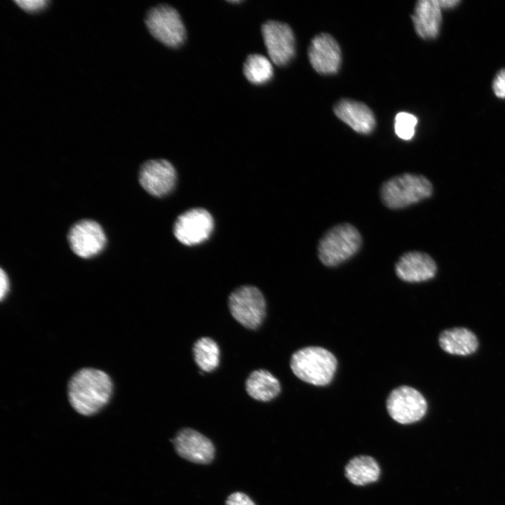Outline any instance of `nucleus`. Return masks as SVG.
Masks as SVG:
<instances>
[{"label": "nucleus", "mask_w": 505, "mask_h": 505, "mask_svg": "<svg viewBox=\"0 0 505 505\" xmlns=\"http://www.w3.org/2000/svg\"><path fill=\"white\" fill-rule=\"evenodd\" d=\"M138 180L149 194L161 197L169 194L175 187L176 172L173 166L166 159H152L140 167Z\"/></svg>", "instance_id": "11"}, {"label": "nucleus", "mask_w": 505, "mask_h": 505, "mask_svg": "<svg viewBox=\"0 0 505 505\" xmlns=\"http://www.w3.org/2000/svg\"><path fill=\"white\" fill-rule=\"evenodd\" d=\"M248 395L260 401H269L281 391L279 381L269 371L257 370L252 372L245 382Z\"/></svg>", "instance_id": "18"}, {"label": "nucleus", "mask_w": 505, "mask_h": 505, "mask_svg": "<svg viewBox=\"0 0 505 505\" xmlns=\"http://www.w3.org/2000/svg\"><path fill=\"white\" fill-rule=\"evenodd\" d=\"M440 8H452L459 3L457 0H438Z\"/></svg>", "instance_id": "27"}, {"label": "nucleus", "mask_w": 505, "mask_h": 505, "mask_svg": "<svg viewBox=\"0 0 505 505\" xmlns=\"http://www.w3.org/2000/svg\"><path fill=\"white\" fill-rule=\"evenodd\" d=\"M493 90L498 97L505 98V69L501 70L495 76Z\"/></svg>", "instance_id": "25"}, {"label": "nucleus", "mask_w": 505, "mask_h": 505, "mask_svg": "<svg viewBox=\"0 0 505 505\" xmlns=\"http://www.w3.org/2000/svg\"><path fill=\"white\" fill-rule=\"evenodd\" d=\"M214 222L211 215L203 208H193L180 215L175 222L176 238L187 245L199 244L210 236Z\"/></svg>", "instance_id": "10"}, {"label": "nucleus", "mask_w": 505, "mask_h": 505, "mask_svg": "<svg viewBox=\"0 0 505 505\" xmlns=\"http://www.w3.org/2000/svg\"><path fill=\"white\" fill-rule=\"evenodd\" d=\"M0 299L2 301L9 292L10 283L6 272L1 268L0 273Z\"/></svg>", "instance_id": "26"}, {"label": "nucleus", "mask_w": 505, "mask_h": 505, "mask_svg": "<svg viewBox=\"0 0 505 505\" xmlns=\"http://www.w3.org/2000/svg\"><path fill=\"white\" fill-rule=\"evenodd\" d=\"M194 361L201 370L212 372L220 363V349L211 338L203 337L198 339L193 346Z\"/></svg>", "instance_id": "20"}, {"label": "nucleus", "mask_w": 505, "mask_h": 505, "mask_svg": "<svg viewBox=\"0 0 505 505\" xmlns=\"http://www.w3.org/2000/svg\"><path fill=\"white\" fill-rule=\"evenodd\" d=\"M431 182L422 175L403 173L384 182L380 189L383 204L390 209H400L430 197Z\"/></svg>", "instance_id": "3"}, {"label": "nucleus", "mask_w": 505, "mask_h": 505, "mask_svg": "<svg viewBox=\"0 0 505 505\" xmlns=\"http://www.w3.org/2000/svg\"><path fill=\"white\" fill-rule=\"evenodd\" d=\"M308 55L311 66L319 74H335L340 67L342 55L339 46L328 33H321L313 38Z\"/></svg>", "instance_id": "13"}, {"label": "nucleus", "mask_w": 505, "mask_h": 505, "mask_svg": "<svg viewBox=\"0 0 505 505\" xmlns=\"http://www.w3.org/2000/svg\"><path fill=\"white\" fill-rule=\"evenodd\" d=\"M395 271L403 281L419 283L433 278L436 274L437 266L428 254L410 251L400 257L395 264Z\"/></svg>", "instance_id": "14"}, {"label": "nucleus", "mask_w": 505, "mask_h": 505, "mask_svg": "<svg viewBox=\"0 0 505 505\" xmlns=\"http://www.w3.org/2000/svg\"><path fill=\"white\" fill-rule=\"evenodd\" d=\"M440 6L438 0L417 2L412 20L417 34L423 39L435 38L441 24Z\"/></svg>", "instance_id": "17"}, {"label": "nucleus", "mask_w": 505, "mask_h": 505, "mask_svg": "<svg viewBox=\"0 0 505 505\" xmlns=\"http://www.w3.org/2000/svg\"><path fill=\"white\" fill-rule=\"evenodd\" d=\"M345 475L353 484L365 485L378 480L380 469L372 457L358 456L351 459L346 464Z\"/></svg>", "instance_id": "19"}, {"label": "nucleus", "mask_w": 505, "mask_h": 505, "mask_svg": "<svg viewBox=\"0 0 505 505\" xmlns=\"http://www.w3.org/2000/svg\"><path fill=\"white\" fill-rule=\"evenodd\" d=\"M67 239L73 252L82 258L96 256L104 250L107 243L102 226L90 219L74 223L69 230Z\"/></svg>", "instance_id": "8"}, {"label": "nucleus", "mask_w": 505, "mask_h": 505, "mask_svg": "<svg viewBox=\"0 0 505 505\" xmlns=\"http://www.w3.org/2000/svg\"><path fill=\"white\" fill-rule=\"evenodd\" d=\"M145 24L156 39L169 47H179L186 39V29L181 17L169 5L161 4L149 10Z\"/></svg>", "instance_id": "5"}, {"label": "nucleus", "mask_w": 505, "mask_h": 505, "mask_svg": "<svg viewBox=\"0 0 505 505\" xmlns=\"http://www.w3.org/2000/svg\"><path fill=\"white\" fill-rule=\"evenodd\" d=\"M170 441L177 454L189 462L207 464L215 457V449L212 441L192 429H180Z\"/></svg>", "instance_id": "12"}, {"label": "nucleus", "mask_w": 505, "mask_h": 505, "mask_svg": "<svg viewBox=\"0 0 505 505\" xmlns=\"http://www.w3.org/2000/svg\"><path fill=\"white\" fill-rule=\"evenodd\" d=\"M440 349L451 355L466 356L475 353L479 346L476 334L465 327L442 330L438 338Z\"/></svg>", "instance_id": "16"}, {"label": "nucleus", "mask_w": 505, "mask_h": 505, "mask_svg": "<svg viewBox=\"0 0 505 505\" xmlns=\"http://www.w3.org/2000/svg\"><path fill=\"white\" fill-rule=\"evenodd\" d=\"M262 34L268 55L274 64L285 65L295 56V36L288 24L268 20L262 25Z\"/></svg>", "instance_id": "9"}, {"label": "nucleus", "mask_w": 505, "mask_h": 505, "mask_svg": "<svg viewBox=\"0 0 505 505\" xmlns=\"http://www.w3.org/2000/svg\"><path fill=\"white\" fill-rule=\"evenodd\" d=\"M333 110L340 120L358 133L369 134L375 129V116L363 102L342 99L335 105Z\"/></svg>", "instance_id": "15"}, {"label": "nucleus", "mask_w": 505, "mask_h": 505, "mask_svg": "<svg viewBox=\"0 0 505 505\" xmlns=\"http://www.w3.org/2000/svg\"><path fill=\"white\" fill-rule=\"evenodd\" d=\"M113 390L110 377L104 371L82 368L70 379L68 398L71 405L79 413L92 415L109 401Z\"/></svg>", "instance_id": "1"}, {"label": "nucleus", "mask_w": 505, "mask_h": 505, "mask_svg": "<svg viewBox=\"0 0 505 505\" xmlns=\"http://www.w3.org/2000/svg\"><path fill=\"white\" fill-rule=\"evenodd\" d=\"M243 71L245 78L255 85L267 83L274 75L271 61L265 56L257 53L247 57Z\"/></svg>", "instance_id": "21"}, {"label": "nucleus", "mask_w": 505, "mask_h": 505, "mask_svg": "<svg viewBox=\"0 0 505 505\" xmlns=\"http://www.w3.org/2000/svg\"><path fill=\"white\" fill-rule=\"evenodd\" d=\"M228 304L232 316L247 328H257L264 318L265 299L256 287L243 285L238 288L231 293Z\"/></svg>", "instance_id": "6"}, {"label": "nucleus", "mask_w": 505, "mask_h": 505, "mask_svg": "<svg viewBox=\"0 0 505 505\" xmlns=\"http://www.w3.org/2000/svg\"><path fill=\"white\" fill-rule=\"evenodd\" d=\"M361 244V235L354 225L339 224L328 229L319 240L318 257L325 266L336 267L353 257Z\"/></svg>", "instance_id": "4"}, {"label": "nucleus", "mask_w": 505, "mask_h": 505, "mask_svg": "<svg viewBox=\"0 0 505 505\" xmlns=\"http://www.w3.org/2000/svg\"><path fill=\"white\" fill-rule=\"evenodd\" d=\"M417 118L407 112H400L395 118V133L398 137L404 140H410L415 132Z\"/></svg>", "instance_id": "22"}, {"label": "nucleus", "mask_w": 505, "mask_h": 505, "mask_svg": "<svg viewBox=\"0 0 505 505\" xmlns=\"http://www.w3.org/2000/svg\"><path fill=\"white\" fill-rule=\"evenodd\" d=\"M225 505H256L255 502L245 493L236 492L230 494L226 501Z\"/></svg>", "instance_id": "24"}, {"label": "nucleus", "mask_w": 505, "mask_h": 505, "mask_svg": "<svg viewBox=\"0 0 505 505\" xmlns=\"http://www.w3.org/2000/svg\"><path fill=\"white\" fill-rule=\"evenodd\" d=\"M424 396L416 389L400 386L393 389L386 400L390 417L401 424H410L421 420L427 412Z\"/></svg>", "instance_id": "7"}, {"label": "nucleus", "mask_w": 505, "mask_h": 505, "mask_svg": "<svg viewBox=\"0 0 505 505\" xmlns=\"http://www.w3.org/2000/svg\"><path fill=\"white\" fill-rule=\"evenodd\" d=\"M24 11L29 13L39 12L43 10L49 3L48 1H15Z\"/></svg>", "instance_id": "23"}, {"label": "nucleus", "mask_w": 505, "mask_h": 505, "mask_svg": "<svg viewBox=\"0 0 505 505\" xmlns=\"http://www.w3.org/2000/svg\"><path fill=\"white\" fill-rule=\"evenodd\" d=\"M335 356L320 346H307L295 351L290 359V368L299 379L315 386L330 383L337 370Z\"/></svg>", "instance_id": "2"}]
</instances>
